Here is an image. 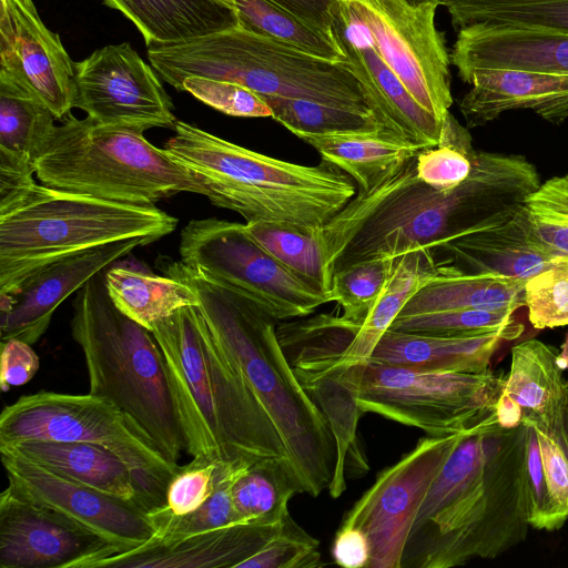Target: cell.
Returning a JSON list of instances; mask_svg holds the SVG:
<instances>
[{"label": "cell", "instance_id": "obj_51", "mask_svg": "<svg viewBox=\"0 0 568 568\" xmlns=\"http://www.w3.org/2000/svg\"><path fill=\"white\" fill-rule=\"evenodd\" d=\"M303 23L333 40L334 12L341 0H270Z\"/></svg>", "mask_w": 568, "mask_h": 568}, {"label": "cell", "instance_id": "obj_27", "mask_svg": "<svg viewBox=\"0 0 568 568\" xmlns=\"http://www.w3.org/2000/svg\"><path fill=\"white\" fill-rule=\"evenodd\" d=\"M503 341L501 334L466 337L420 335L386 331L371 361L429 372H483Z\"/></svg>", "mask_w": 568, "mask_h": 568}, {"label": "cell", "instance_id": "obj_49", "mask_svg": "<svg viewBox=\"0 0 568 568\" xmlns=\"http://www.w3.org/2000/svg\"><path fill=\"white\" fill-rule=\"evenodd\" d=\"M539 443L541 463L551 500L566 521L568 519V462L557 442L546 432L534 427Z\"/></svg>", "mask_w": 568, "mask_h": 568}, {"label": "cell", "instance_id": "obj_48", "mask_svg": "<svg viewBox=\"0 0 568 568\" xmlns=\"http://www.w3.org/2000/svg\"><path fill=\"white\" fill-rule=\"evenodd\" d=\"M526 488L529 526L548 531L560 529L566 521L551 500L544 475L537 433L531 425L527 428Z\"/></svg>", "mask_w": 568, "mask_h": 568}, {"label": "cell", "instance_id": "obj_8", "mask_svg": "<svg viewBox=\"0 0 568 568\" xmlns=\"http://www.w3.org/2000/svg\"><path fill=\"white\" fill-rule=\"evenodd\" d=\"M148 59L176 90L196 75L239 83L261 97H283L374 112L347 61L311 55L243 28L148 47ZM377 116V115H376Z\"/></svg>", "mask_w": 568, "mask_h": 568}, {"label": "cell", "instance_id": "obj_33", "mask_svg": "<svg viewBox=\"0 0 568 568\" xmlns=\"http://www.w3.org/2000/svg\"><path fill=\"white\" fill-rule=\"evenodd\" d=\"M104 283L113 304L149 331L178 310L200 303L187 283L169 275L111 265L104 272Z\"/></svg>", "mask_w": 568, "mask_h": 568}, {"label": "cell", "instance_id": "obj_13", "mask_svg": "<svg viewBox=\"0 0 568 568\" xmlns=\"http://www.w3.org/2000/svg\"><path fill=\"white\" fill-rule=\"evenodd\" d=\"M439 4L404 0H341L346 19L374 45L414 99L440 122L453 104L450 55L435 26Z\"/></svg>", "mask_w": 568, "mask_h": 568}, {"label": "cell", "instance_id": "obj_36", "mask_svg": "<svg viewBox=\"0 0 568 568\" xmlns=\"http://www.w3.org/2000/svg\"><path fill=\"white\" fill-rule=\"evenodd\" d=\"M232 8L241 28L314 57L344 62L336 40L303 23L270 0H216Z\"/></svg>", "mask_w": 568, "mask_h": 568}, {"label": "cell", "instance_id": "obj_39", "mask_svg": "<svg viewBox=\"0 0 568 568\" xmlns=\"http://www.w3.org/2000/svg\"><path fill=\"white\" fill-rule=\"evenodd\" d=\"M248 465L250 463L217 464L212 494L191 514L176 517L150 513L158 534L149 542H170L199 532L244 524L235 511L232 487Z\"/></svg>", "mask_w": 568, "mask_h": 568}, {"label": "cell", "instance_id": "obj_54", "mask_svg": "<svg viewBox=\"0 0 568 568\" xmlns=\"http://www.w3.org/2000/svg\"><path fill=\"white\" fill-rule=\"evenodd\" d=\"M559 357L562 364V367L568 369V334L564 344L561 345V352L559 353Z\"/></svg>", "mask_w": 568, "mask_h": 568}, {"label": "cell", "instance_id": "obj_46", "mask_svg": "<svg viewBox=\"0 0 568 568\" xmlns=\"http://www.w3.org/2000/svg\"><path fill=\"white\" fill-rule=\"evenodd\" d=\"M178 91H186L209 106L227 115L272 116L268 105L261 95L235 82L192 75L181 81Z\"/></svg>", "mask_w": 568, "mask_h": 568}, {"label": "cell", "instance_id": "obj_12", "mask_svg": "<svg viewBox=\"0 0 568 568\" xmlns=\"http://www.w3.org/2000/svg\"><path fill=\"white\" fill-rule=\"evenodd\" d=\"M181 261L241 294L276 321L304 317L334 301L256 243L245 224L191 220L181 231Z\"/></svg>", "mask_w": 568, "mask_h": 568}, {"label": "cell", "instance_id": "obj_41", "mask_svg": "<svg viewBox=\"0 0 568 568\" xmlns=\"http://www.w3.org/2000/svg\"><path fill=\"white\" fill-rule=\"evenodd\" d=\"M474 151L468 131L449 112L438 145L416 155L417 176L436 190H453L469 175Z\"/></svg>", "mask_w": 568, "mask_h": 568}, {"label": "cell", "instance_id": "obj_52", "mask_svg": "<svg viewBox=\"0 0 568 568\" xmlns=\"http://www.w3.org/2000/svg\"><path fill=\"white\" fill-rule=\"evenodd\" d=\"M369 555L368 540L359 529L339 526L332 547L333 559L338 566L367 568Z\"/></svg>", "mask_w": 568, "mask_h": 568}, {"label": "cell", "instance_id": "obj_53", "mask_svg": "<svg viewBox=\"0 0 568 568\" xmlns=\"http://www.w3.org/2000/svg\"><path fill=\"white\" fill-rule=\"evenodd\" d=\"M549 435L561 447L568 462V397Z\"/></svg>", "mask_w": 568, "mask_h": 568}, {"label": "cell", "instance_id": "obj_43", "mask_svg": "<svg viewBox=\"0 0 568 568\" xmlns=\"http://www.w3.org/2000/svg\"><path fill=\"white\" fill-rule=\"evenodd\" d=\"M523 211L540 244L554 256H568V174L540 183Z\"/></svg>", "mask_w": 568, "mask_h": 568}, {"label": "cell", "instance_id": "obj_40", "mask_svg": "<svg viewBox=\"0 0 568 568\" xmlns=\"http://www.w3.org/2000/svg\"><path fill=\"white\" fill-rule=\"evenodd\" d=\"M389 329L442 337L501 334L514 341L521 336L525 325L514 313L468 308L398 315Z\"/></svg>", "mask_w": 568, "mask_h": 568}, {"label": "cell", "instance_id": "obj_18", "mask_svg": "<svg viewBox=\"0 0 568 568\" xmlns=\"http://www.w3.org/2000/svg\"><path fill=\"white\" fill-rule=\"evenodd\" d=\"M0 1V72L29 89L62 121L74 108V62L33 2Z\"/></svg>", "mask_w": 568, "mask_h": 568}, {"label": "cell", "instance_id": "obj_28", "mask_svg": "<svg viewBox=\"0 0 568 568\" xmlns=\"http://www.w3.org/2000/svg\"><path fill=\"white\" fill-rule=\"evenodd\" d=\"M557 349L538 339L513 347L504 393L520 407L521 420L549 434L568 397Z\"/></svg>", "mask_w": 568, "mask_h": 568}, {"label": "cell", "instance_id": "obj_1", "mask_svg": "<svg viewBox=\"0 0 568 568\" xmlns=\"http://www.w3.org/2000/svg\"><path fill=\"white\" fill-rule=\"evenodd\" d=\"M540 184L521 155L474 151L467 179L436 190L416 173V156L355 196L315 229L328 272L362 261L436 250L470 232L510 219Z\"/></svg>", "mask_w": 568, "mask_h": 568}, {"label": "cell", "instance_id": "obj_47", "mask_svg": "<svg viewBox=\"0 0 568 568\" xmlns=\"http://www.w3.org/2000/svg\"><path fill=\"white\" fill-rule=\"evenodd\" d=\"M217 463L193 458L169 481L165 506L152 514L185 516L200 508L214 489Z\"/></svg>", "mask_w": 568, "mask_h": 568}, {"label": "cell", "instance_id": "obj_31", "mask_svg": "<svg viewBox=\"0 0 568 568\" xmlns=\"http://www.w3.org/2000/svg\"><path fill=\"white\" fill-rule=\"evenodd\" d=\"M297 138L313 146L322 160L349 175L361 192L378 185L423 150L386 128L373 132L302 134Z\"/></svg>", "mask_w": 568, "mask_h": 568}, {"label": "cell", "instance_id": "obj_50", "mask_svg": "<svg viewBox=\"0 0 568 568\" xmlns=\"http://www.w3.org/2000/svg\"><path fill=\"white\" fill-rule=\"evenodd\" d=\"M39 357L31 344L18 338L1 341L0 387L2 392L30 382L39 369Z\"/></svg>", "mask_w": 568, "mask_h": 568}, {"label": "cell", "instance_id": "obj_24", "mask_svg": "<svg viewBox=\"0 0 568 568\" xmlns=\"http://www.w3.org/2000/svg\"><path fill=\"white\" fill-rule=\"evenodd\" d=\"M440 262L467 274L527 280L556 256L534 236L521 207L508 220L465 234L434 250Z\"/></svg>", "mask_w": 568, "mask_h": 568}, {"label": "cell", "instance_id": "obj_38", "mask_svg": "<svg viewBox=\"0 0 568 568\" xmlns=\"http://www.w3.org/2000/svg\"><path fill=\"white\" fill-rule=\"evenodd\" d=\"M272 119L296 136L373 132L385 128L373 112L307 100L262 97Z\"/></svg>", "mask_w": 568, "mask_h": 568}, {"label": "cell", "instance_id": "obj_14", "mask_svg": "<svg viewBox=\"0 0 568 568\" xmlns=\"http://www.w3.org/2000/svg\"><path fill=\"white\" fill-rule=\"evenodd\" d=\"M460 434L418 439L345 514L341 526L359 529L368 540L367 568H402L417 514Z\"/></svg>", "mask_w": 568, "mask_h": 568}, {"label": "cell", "instance_id": "obj_25", "mask_svg": "<svg viewBox=\"0 0 568 568\" xmlns=\"http://www.w3.org/2000/svg\"><path fill=\"white\" fill-rule=\"evenodd\" d=\"M437 271L438 260L434 250H419L397 257L390 278L344 349L329 361L295 367V375L336 374L369 359L407 302Z\"/></svg>", "mask_w": 568, "mask_h": 568}, {"label": "cell", "instance_id": "obj_35", "mask_svg": "<svg viewBox=\"0 0 568 568\" xmlns=\"http://www.w3.org/2000/svg\"><path fill=\"white\" fill-rule=\"evenodd\" d=\"M439 4L457 31L485 24L568 34V0H440Z\"/></svg>", "mask_w": 568, "mask_h": 568}, {"label": "cell", "instance_id": "obj_11", "mask_svg": "<svg viewBox=\"0 0 568 568\" xmlns=\"http://www.w3.org/2000/svg\"><path fill=\"white\" fill-rule=\"evenodd\" d=\"M331 375L362 414L374 413L435 437L464 433L495 413L507 379L489 368L429 372L371 359Z\"/></svg>", "mask_w": 568, "mask_h": 568}, {"label": "cell", "instance_id": "obj_6", "mask_svg": "<svg viewBox=\"0 0 568 568\" xmlns=\"http://www.w3.org/2000/svg\"><path fill=\"white\" fill-rule=\"evenodd\" d=\"M178 223L155 205L68 193L33 176L0 186V294H16L39 270L68 255L131 237L153 243Z\"/></svg>", "mask_w": 568, "mask_h": 568}, {"label": "cell", "instance_id": "obj_5", "mask_svg": "<svg viewBox=\"0 0 568 568\" xmlns=\"http://www.w3.org/2000/svg\"><path fill=\"white\" fill-rule=\"evenodd\" d=\"M164 150L207 190L216 206L246 222L318 227L356 194L349 175L322 160L303 165L275 159L178 120Z\"/></svg>", "mask_w": 568, "mask_h": 568}, {"label": "cell", "instance_id": "obj_34", "mask_svg": "<svg viewBox=\"0 0 568 568\" xmlns=\"http://www.w3.org/2000/svg\"><path fill=\"white\" fill-rule=\"evenodd\" d=\"M303 493L288 462L268 458L250 464L235 479L232 499L244 524L281 527L290 515L288 501Z\"/></svg>", "mask_w": 568, "mask_h": 568}, {"label": "cell", "instance_id": "obj_20", "mask_svg": "<svg viewBox=\"0 0 568 568\" xmlns=\"http://www.w3.org/2000/svg\"><path fill=\"white\" fill-rule=\"evenodd\" d=\"M333 33L382 124L422 149L438 145L444 123L414 99L369 40L349 23L341 2L334 12Z\"/></svg>", "mask_w": 568, "mask_h": 568}, {"label": "cell", "instance_id": "obj_15", "mask_svg": "<svg viewBox=\"0 0 568 568\" xmlns=\"http://www.w3.org/2000/svg\"><path fill=\"white\" fill-rule=\"evenodd\" d=\"M75 100L92 120L146 131L174 129L173 103L155 70L128 43L108 44L74 62Z\"/></svg>", "mask_w": 568, "mask_h": 568}, {"label": "cell", "instance_id": "obj_17", "mask_svg": "<svg viewBox=\"0 0 568 568\" xmlns=\"http://www.w3.org/2000/svg\"><path fill=\"white\" fill-rule=\"evenodd\" d=\"M119 549L95 532L22 495H0L1 568H92Z\"/></svg>", "mask_w": 568, "mask_h": 568}, {"label": "cell", "instance_id": "obj_3", "mask_svg": "<svg viewBox=\"0 0 568 568\" xmlns=\"http://www.w3.org/2000/svg\"><path fill=\"white\" fill-rule=\"evenodd\" d=\"M160 265L164 275L179 278L195 291L210 331L274 423L302 491L317 497L333 481L336 440L280 344L276 320L181 260L168 258Z\"/></svg>", "mask_w": 568, "mask_h": 568}, {"label": "cell", "instance_id": "obj_7", "mask_svg": "<svg viewBox=\"0 0 568 568\" xmlns=\"http://www.w3.org/2000/svg\"><path fill=\"white\" fill-rule=\"evenodd\" d=\"M105 270L78 290L72 302L71 334L83 352L89 393L125 413L178 464L186 442L164 357L153 334L113 304Z\"/></svg>", "mask_w": 568, "mask_h": 568}, {"label": "cell", "instance_id": "obj_10", "mask_svg": "<svg viewBox=\"0 0 568 568\" xmlns=\"http://www.w3.org/2000/svg\"><path fill=\"white\" fill-rule=\"evenodd\" d=\"M88 443L104 447L131 469L142 506H165L169 481L180 468L112 403L92 394L39 392L19 397L0 415V445L24 440Z\"/></svg>", "mask_w": 568, "mask_h": 568}, {"label": "cell", "instance_id": "obj_16", "mask_svg": "<svg viewBox=\"0 0 568 568\" xmlns=\"http://www.w3.org/2000/svg\"><path fill=\"white\" fill-rule=\"evenodd\" d=\"M0 454L9 485L95 532L118 552L142 547L156 536L154 519L138 503L79 484L19 456Z\"/></svg>", "mask_w": 568, "mask_h": 568}, {"label": "cell", "instance_id": "obj_55", "mask_svg": "<svg viewBox=\"0 0 568 568\" xmlns=\"http://www.w3.org/2000/svg\"><path fill=\"white\" fill-rule=\"evenodd\" d=\"M406 1L407 3L412 4V6H422V4H425V3H429V2H436L439 4V1L440 0H404Z\"/></svg>", "mask_w": 568, "mask_h": 568}, {"label": "cell", "instance_id": "obj_19", "mask_svg": "<svg viewBox=\"0 0 568 568\" xmlns=\"http://www.w3.org/2000/svg\"><path fill=\"white\" fill-rule=\"evenodd\" d=\"M150 243L145 237H131L68 255L39 270L16 294H0L1 341L34 344L67 297L135 247Z\"/></svg>", "mask_w": 568, "mask_h": 568}, {"label": "cell", "instance_id": "obj_2", "mask_svg": "<svg viewBox=\"0 0 568 568\" xmlns=\"http://www.w3.org/2000/svg\"><path fill=\"white\" fill-rule=\"evenodd\" d=\"M528 425L497 409L462 433L410 529L402 568H450L493 559L526 539Z\"/></svg>", "mask_w": 568, "mask_h": 568}, {"label": "cell", "instance_id": "obj_32", "mask_svg": "<svg viewBox=\"0 0 568 568\" xmlns=\"http://www.w3.org/2000/svg\"><path fill=\"white\" fill-rule=\"evenodd\" d=\"M54 120L41 99L0 72V174H34L33 159L55 128Z\"/></svg>", "mask_w": 568, "mask_h": 568}, {"label": "cell", "instance_id": "obj_45", "mask_svg": "<svg viewBox=\"0 0 568 568\" xmlns=\"http://www.w3.org/2000/svg\"><path fill=\"white\" fill-rule=\"evenodd\" d=\"M320 542L288 515L280 530L237 568H313L321 566Z\"/></svg>", "mask_w": 568, "mask_h": 568}, {"label": "cell", "instance_id": "obj_4", "mask_svg": "<svg viewBox=\"0 0 568 568\" xmlns=\"http://www.w3.org/2000/svg\"><path fill=\"white\" fill-rule=\"evenodd\" d=\"M150 332L164 357L192 458L217 464L277 458L291 464L274 423L199 306L178 310Z\"/></svg>", "mask_w": 568, "mask_h": 568}, {"label": "cell", "instance_id": "obj_22", "mask_svg": "<svg viewBox=\"0 0 568 568\" xmlns=\"http://www.w3.org/2000/svg\"><path fill=\"white\" fill-rule=\"evenodd\" d=\"M463 81L471 85L459 102L468 128L485 125L511 110H531L555 124L568 118V74L481 69Z\"/></svg>", "mask_w": 568, "mask_h": 568}, {"label": "cell", "instance_id": "obj_26", "mask_svg": "<svg viewBox=\"0 0 568 568\" xmlns=\"http://www.w3.org/2000/svg\"><path fill=\"white\" fill-rule=\"evenodd\" d=\"M0 453L19 456L79 484L142 506L131 469L104 447L88 443L33 439L0 445Z\"/></svg>", "mask_w": 568, "mask_h": 568}, {"label": "cell", "instance_id": "obj_30", "mask_svg": "<svg viewBox=\"0 0 568 568\" xmlns=\"http://www.w3.org/2000/svg\"><path fill=\"white\" fill-rule=\"evenodd\" d=\"M526 280L495 274H467L438 260V271L407 302L399 315L453 310L515 313L525 306Z\"/></svg>", "mask_w": 568, "mask_h": 568}, {"label": "cell", "instance_id": "obj_9", "mask_svg": "<svg viewBox=\"0 0 568 568\" xmlns=\"http://www.w3.org/2000/svg\"><path fill=\"white\" fill-rule=\"evenodd\" d=\"M39 182L48 187L136 205L181 192L207 197V190L142 131L101 124L69 113L33 159Z\"/></svg>", "mask_w": 568, "mask_h": 568}, {"label": "cell", "instance_id": "obj_37", "mask_svg": "<svg viewBox=\"0 0 568 568\" xmlns=\"http://www.w3.org/2000/svg\"><path fill=\"white\" fill-rule=\"evenodd\" d=\"M244 224L250 236L272 256L322 291L332 294L333 275L326 268L317 246L315 227L273 221Z\"/></svg>", "mask_w": 568, "mask_h": 568}, {"label": "cell", "instance_id": "obj_21", "mask_svg": "<svg viewBox=\"0 0 568 568\" xmlns=\"http://www.w3.org/2000/svg\"><path fill=\"white\" fill-rule=\"evenodd\" d=\"M450 61L462 80L481 69L568 74V34L476 24L458 31Z\"/></svg>", "mask_w": 568, "mask_h": 568}, {"label": "cell", "instance_id": "obj_42", "mask_svg": "<svg viewBox=\"0 0 568 568\" xmlns=\"http://www.w3.org/2000/svg\"><path fill=\"white\" fill-rule=\"evenodd\" d=\"M396 262L397 257L381 256L335 271L332 294L344 320L362 323L390 278Z\"/></svg>", "mask_w": 568, "mask_h": 568}, {"label": "cell", "instance_id": "obj_29", "mask_svg": "<svg viewBox=\"0 0 568 568\" xmlns=\"http://www.w3.org/2000/svg\"><path fill=\"white\" fill-rule=\"evenodd\" d=\"M141 32L148 47L239 27L236 12L216 0H103Z\"/></svg>", "mask_w": 568, "mask_h": 568}, {"label": "cell", "instance_id": "obj_56", "mask_svg": "<svg viewBox=\"0 0 568 568\" xmlns=\"http://www.w3.org/2000/svg\"><path fill=\"white\" fill-rule=\"evenodd\" d=\"M22 1H24V2H32V0H22Z\"/></svg>", "mask_w": 568, "mask_h": 568}, {"label": "cell", "instance_id": "obj_23", "mask_svg": "<svg viewBox=\"0 0 568 568\" xmlns=\"http://www.w3.org/2000/svg\"><path fill=\"white\" fill-rule=\"evenodd\" d=\"M281 527L240 524L170 542H148L136 549L104 557L95 561L92 568H237Z\"/></svg>", "mask_w": 568, "mask_h": 568}, {"label": "cell", "instance_id": "obj_44", "mask_svg": "<svg viewBox=\"0 0 568 568\" xmlns=\"http://www.w3.org/2000/svg\"><path fill=\"white\" fill-rule=\"evenodd\" d=\"M525 306L534 328L568 325V256H556L526 280Z\"/></svg>", "mask_w": 568, "mask_h": 568}]
</instances>
